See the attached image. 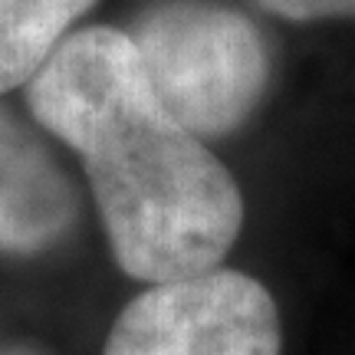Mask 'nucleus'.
Masks as SVG:
<instances>
[{
  "instance_id": "1",
  "label": "nucleus",
  "mask_w": 355,
  "mask_h": 355,
  "mask_svg": "<svg viewBox=\"0 0 355 355\" xmlns=\"http://www.w3.org/2000/svg\"><path fill=\"white\" fill-rule=\"evenodd\" d=\"M26 105L79 155L122 273L155 286L211 273L230 254L243 227L241 188L158 102L125 30L69 33L26 83Z\"/></svg>"
},
{
  "instance_id": "2",
  "label": "nucleus",
  "mask_w": 355,
  "mask_h": 355,
  "mask_svg": "<svg viewBox=\"0 0 355 355\" xmlns=\"http://www.w3.org/2000/svg\"><path fill=\"white\" fill-rule=\"evenodd\" d=\"M148 86L198 139H224L257 112L270 50L250 17L207 0H171L128 30Z\"/></svg>"
},
{
  "instance_id": "3",
  "label": "nucleus",
  "mask_w": 355,
  "mask_h": 355,
  "mask_svg": "<svg viewBox=\"0 0 355 355\" xmlns=\"http://www.w3.org/2000/svg\"><path fill=\"white\" fill-rule=\"evenodd\" d=\"M283 322L273 293L250 273L155 283L128 300L102 355H279Z\"/></svg>"
},
{
  "instance_id": "4",
  "label": "nucleus",
  "mask_w": 355,
  "mask_h": 355,
  "mask_svg": "<svg viewBox=\"0 0 355 355\" xmlns=\"http://www.w3.org/2000/svg\"><path fill=\"white\" fill-rule=\"evenodd\" d=\"M79 224V191L33 125L0 105V254L43 257Z\"/></svg>"
},
{
  "instance_id": "5",
  "label": "nucleus",
  "mask_w": 355,
  "mask_h": 355,
  "mask_svg": "<svg viewBox=\"0 0 355 355\" xmlns=\"http://www.w3.org/2000/svg\"><path fill=\"white\" fill-rule=\"evenodd\" d=\"M96 0H0V96L26 86Z\"/></svg>"
},
{
  "instance_id": "6",
  "label": "nucleus",
  "mask_w": 355,
  "mask_h": 355,
  "mask_svg": "<svg viewBox=\"0 0 355 355\" xmlns=\"http://www.w3.org/2000/svg\"><path fill=\"white\" fill-rule=\"evenodd\" d=\"M257 3L283 20H293V24L355 17V0H257Z\"/></svg>"
},
{
  "instance_id": "7",
  "label": "nucleus",
  "mask_w": 355,
  "mask_h": 355,
  "mask_svg": "<svg viewBox=\"0 0 355 355\" xmlns=\"http://www.w3.org/2000/svg\"><path fill=\"white\" fill-rule=\"evenodd\" d=\"M0 355H50V352H43L40 345H30V343H13L7 349H0Z\"/></svg>"
}]
</instances>
